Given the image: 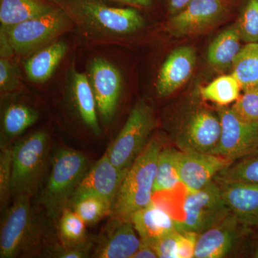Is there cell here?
Wrapping results in <instances>:
<instances>
[{"label": "cell", "mask_w": 258, "mask_h": 258, "mask_svg": "<svg viewBox=\"0 0 258 258\" xmlns=\"http://www.w3.org/2000/svg\"><path fill=\"white\" fill-rule=\"evenodd\" d=\"M179 231L176 230L164 236L152 244L158 257L177 258V244Z\"/></svg>", "instance_id": "36"}, {"label": "cell", "mask_w": 258, "mask_h": 258, "mask_svg": "<svg viewBox=\"0 0 258 258\" xmlns=\"http://www.w3.org/2000/svg\"><path fill=\"white\" fill-rule=\"evenodd\" d=\"M241 41L242 39L236 24L225 29L214 39L209 46V63L217 69L232 67L242 49Z\"/></svg>", "instance_id": "24"}, {"label": "cell", "mask_w": 258, "mask_h": 258, "mask_svg": "<svg viewBox=\"0 0 258 258\" xmlns=\"http://www.w3.org/2000/svg\"><path fill=\"white\" fill-rule=\"evenodd\" d=\"M62 7V0H0L1 28H10Z\"/></svg>", "instance_id": "20"}, {"label": "cell", "mask_w": 258, "mask_h": 258, "mask_svg": "<svg viewBox=\"0 0 258 258\" xmlns=\"http://www.w3.org/2000/svg\"><path fill=\"white\" fill-rule=\"evenodd\" d=\"M69 208L72 209L88 227L96 225L111 215L112 204L96 195H84L71 202Z\"/></svg>", "instance_id": "28"}, {"label": "cell", "mask_w": 258, "mask_h": 258, "mask_svg": "<svg viewBox=\"0 0 258 258\" xmlns=\"http://www.w3.org/2000/svg\"><path fill=\"white\" fill-rule=\"evenodd\" d=\"M242 88L233 75H225L200 88V94L203 100L219 106H227L235 103L241 96Z\"/></svg>", "instance_id": "26"}, {"label": "cell", "mask_w": 258, "mask_h": 258, "mask_svg": "<svg viewBox=\"0 0 258 258\" xmlns=\"http://www.w3.org/2000/svg\"><path fill=\"white\" fill-rule=\"evenodd\" d=\"M73 19L98 32L112 35L133 33L144 26V19L133 8L108 6L98 0H62Z\"/></svg>", "instance_id": "5"}, {"label": "cell", "mask_w": 258, "mask_h": 258, "mask_svg": "<svg viewBox=\"0 0 258 258\" xmlns=\"http://www.w3.org/2000/svg\"><path fill=\"white\" fill-rule=\"evenodd\" d=\"M57 222L61 244L74 245L89 238L86 231L87 225L72 209H66Z\"/></svg>", "instance_id": "29"}, {"label": "cell", "mask_w": 258, "mask_h": 258, "mask_svg": "<svg viewBox=\"0 0 258 258\" xmlns=\"http://www.w3.org/2000/svg\"><path fill=\"white\" fill-rule=\"evenodd\" d=\"M220 134L219 115L205 108H196L180 120L173 138L181 152L214 154Z\"/></svg>", "instance_id": "9"}, {"label": "cell", "mask_w": 258, "mask_h": 258, "mask_svg": "<svg viewBox=\"0 0 258 258\" xmlns=\"http://www.w3.org/2000/svg\"><path fill=\"white\" fill-rule=\"evenodd\" d=\"M216 179L258 184V149L252 154L234 161L223 169Z\"/></svg>", "instance_id": "30"}, {"label": "cell", "mask_w": 258, "mask_h": 258, "mask_svg": "<svg viewBox=\"0 0 258 258\" xmlns=\"http://www.w3.org/2000/svg\"><path fill=\"white\" fill-rule=\"evenodd\" d=\"M95 244L91 239L74 245L57 244L51 246L45 250L47 257L55 258H85L89 257Z\"/></svg>", "instance_id": "33"}, {"label": "cell", "mask_w": 258, "mask_h": 258, "mask_svg": "<svg viewBox=\"0 0 258 258\" xmlns=\"http://www.w3.org/2000/svg\"><path fill=\"white\" fill-rule=\"evenodd\" d=\"M215 180L231 212L249 228L258 227V184Z\"/></svg>", "instance_id": "18"}, {"label": "cell", "mask_w": 258, "mask_h": 258, "mask_svg": "<svg viewBox=\"0 0 258 258\" xmlns=\"http://www.w3.org/2000/svg\"><path fill=\"white\" fill-rule=\"evenodd\" d=\"M96 98L98 113L103 121L113 118L122 90L119 70L103 57H95L89 66V76Z\"/></svg>", "instance_id": "12"}, {"label": "cell", "mask_w": 258, "mask_h": 258, "mask_svg": "<svg viewBox=\"0 0 258 258\" xmlns=\"http://www.w3.org/2000/svg\"><path fill=\"white\" fill-rule=\"evenodd\" d=\"M161 149L160 139H152L129 167L112 205L111 219L128 221L135 212L152 203Z\"/></svg>", "instance_id": "1"}, {"label": "cell", "mask_w": 258, "mask_h": 258, "mask_svg": "<svg viewBox=\"0 0 258 258\" xmlns=\"http://www.w3.org/2000/svg\"><path fill=\"white\" fill-rule=\"evenodd\" d=\"M232 69V74L240 83L242 91H258V42L242 47Z\"/></svg>", "instance_id": "25"}, {"label": "cell", "mask_w": 258, "mask_h": 258, "mask_svg": "<svg viewBox=\"0 0 258 258\" xmlns=\"http://www.w3.org/2000/svg\"><path fill=\"white\" fill-rule=\"evenodd\" d=\"M236 25L242 41L258 42V0H245Z\"/></svg>", "instance_id": "31"}, {"label": "cell", "mask_w": 258, "mask_h": 258, "mask_svg": "<svg viewBox=\"0 0 258 258\" xmlns=\"http://www.w3.org/2000/svg\"><path fill=\"white\" fill-rule=\"evenodd\" d=\"M106 234L93 247V255L98 258H132L142 240L131 220L118 221L111 219Z\"/></svg>", "instance_id": "17"}, {"label": "cell", "mask_w": 258, "mask_h": 258, "mask_svg": "<svg viewBox=\"0 0 258 258\" xmlns=\"http://www.w3.org/2000/svg\"><path fill=\"white\" fill-rule=\"evenodd\" d=\"M88 170L86 156L71 149L57 151L52 159L50 174L39 193V204L47 218L57 222L69 208L78 186Z\"/></svg>", "instance_id": "2"}, {"label": "cell", "mask_w": 258, "mask_h": 258, "mask_svg": "<svg viewBox=\"0 0 258 258\" xmlns=\"http://www.w3.org/2000/svg\"><path fill=\"white\" fill-rule=\"evenodd\" d=\"M127 171L116 167L105 153L83 176L71 202L84 195H96L113 205Z\"/></svg>", "instance_id": "15"}, {"label": "cell", "mask_w": 258, "mask_h": 258, "mask_svg": "<svg viewBox=\"0 0 258 258\" xmlns=\"http://www.w3.org/2000/svg\"><path fill=\"white\" fill-rule=\"evenodd\" d=\"M31 198L20 196L3 213L0 257H26L37 252L44 240V226L32 208Z\"/></svg>", "instance_id": "3"}, {"label": "cell", "mask_w": 258, "mask_h": 258, "mask_svg": "<svg viewBox=\"0 0 258 258\" xmlns=\"http://www.w3.org/2000/svg\"><path fill=\"white\" fill-rule=\"evenodd\" d=\"M20 86V75L10 58L0 60V90L2 93L13 92Z\"/></svg>", "instance_id": "35"}, {"label": "cell", "mask_w": 258, "mask_h": 258, "mask_svg": "<svg viewBox=\"0 0 258 258\" xmlns=\"http://www.w3.org/2000/svg\"><path fill=\"white\" fill-rule=\"evenodd\" d=\"M38 113L31 106L23 103H10L2 116L1 147L9 145L38 119Z\"/></svg>", "instance_id": "23"}, {"label": "cell", "mask_w": 258, "mask_h": 258, "mask_svg": "<svg viewBox=\"0 0 258 258\" xmlns=\"http://www.w3.org/2000/svg\"><path fill=\"white\" fill-rule=\"evenodd\" d=\"M252 257L258 258V242L256 243L254 249L252 250Z\"/></svg>", "instance_id": "42"}, {"label": "cell", "mask_w": 258, "mask_h": 258, "mask_svg": "<svg viewBox=\"0 0 258 258\" xmlns=\"http://www.w3.org/2000/svg\"><path fill=\"white\" fill-rule=\"evenodd\" d=\"M155 250L149 244L142 242L138 250L135 252L132 258H157Z\"/></svg>", "instance_id": "39"}, {"label": "cell", "mask_w": 258, "mask_h": 258, "mask_svg": "<svg viewBox=\"0 0 258 258\" xmlns=\"http://www.w3.org/2000/svg\"><path fill=\"white\" fill-rule=\"evenodd\" d=\"M221 134L215 155L239 160L258 149V123L242 118L231 108L219 109Z\"/></svg>", "instance_id": "10"}, {"label": "cell", "mask_w": 258, "mask_h": 258, "mask_svg": "<svg viewBox=\"0 0 258 258\" xmlns=\"http://www.w3.org/2000/svg\"><path fill=\"white\" fill-rule=\"evenodd\" d=\"M50 147L49 135L44 130L30 134L13 147V199L32 198L42 189L46 181Z\"/></svg>", "instance_id": "4"}, {"label": "cell", "mask_w": 258, "mask_h": 258, "mask_svg": "<svg viewBox=\"0 0 258 258\" xmlns=\"http://www.w3.org/2000/svg\"><path fill=\"white\" fill-rule=\"evenodd\" d=\"M112 1L118 2L134 7H142V8H148L152 5V0H112Z\"/></svg>", "instance_id": "41"}, {"label": "cell", "mask_w": 258, "mask_h": 258, "mask_svg": "<svg viewBox=\"0 0 258 258\" xmlns=\"http://www.w3.org/2000/svg\"><path fill=\"white\" fill-rule=\"evenodd\" d=\"M192 0H166V8L171 16L175 15L187 6Z\"/></svg>", "instance_id": "38"}, {"label": "cell", "mask_w": 258, "mask_h": 258, "mask_svg": "<svg viewBox=\"0 0 258 258\" xmlns=\"http://www.w3.org/2000/svg\"><path fill=\"white\" fill-rule=\"evenodd\" d=\"M227 11V0H192L171 16L168 30L174 37L196 35L217 23Z\"/></svg>", "instance_id": "11"}, {"label": "cell", "mask_w": 258, "mask_h": 258, "mask_svg": "<svg viewBox=\"0 0 258 258\" xmlns=\"http://www.w3.org/2000/svg\"><path fill=\"white\" fill-rule=\"evenodd\" d=\"M155 126L152 108L139 101L131 111L124 125L106 154L118 169L127 170L147 144Z\"/></svg>", "instance_id": "7"}, {"label": "cell", "mask_w": 258, "mask_h": 258, "mask_svg": "<svg viewBox=\"0 0 258 258\" xmlns=\"http://www.w3.org/2000/svg\"><path fill=\"white\" fill-rule=\"evenodd\" d=\"M1 37V57L10 58L15 52L10 45L5 30L3 29H1V37Z\"/></svg>", "instance_id": "40"}, {"label": "cell", "mask_w": 258, "mask_h": 258, "mask_svg": "<svg viewBox=\"0 0 258 258\" xmlns=\"http://www.w3.org/2000/svg\"><path fill=\"white\" fill-rule=\"evenodd\" d=\"M131 221L142 242L151 246L164 236L178 230V220L153 202L135 212Z\"/></svg>", "instance_id": "19"}, {"label": "cell", "mask_w": 258, "mask_h": 258, "mask_svg": "<svg viewBox=\"0 0 258 258\" xmlns=\"http://www.w3.org/2000/svg\"><path fill=\"white\" fill-rule=\"evenodd\" d=\"M249 229L231 212L220 223L198 235L194 258L227 257Z\"/></svg>", "instance_id": "14"}, {"label": "cell", "mask_w": 258, "mask_h": 258, "mask_svg": "<svg viewBox=\"0 0 258 258\" xmlns=\"http://www.w3.org/2000/svg\"><path fill=\"white\" fill-rule=\"evenodd\" d=\"M197 54L190 46L174 49L161 66L156 83L158 96H170L187 82L195 70Z\"/></svg>", "instance_id": "16"}, {"label": "cell", "mask_w": 258, "mask_h": 258, "mask_svg": "<svg viewBox=\"0 0 258 258\" xmlns=\"http://www.w3.org/2000/svg\"><path fill=\"white\" fill-rule=\"evenodd\" d=\"M232 163L215 154L178 151V172L181 184L188 191L203 189Z\"/></svg>", "instance_id": "13"}, {"label": "cell", "mask_w": 258, "mask_h": 258, "mask_svg": "<svg viewBox=\"0 0 258 258\" xmlns=\"http://www.w3.org/2000/svg\"><path fill=\"white\" fill-rule=\"evenodd\" d=\"M67 50V44L62 41L53 42L37 50L25 62L28 79L34 83L45 82L55 72Z\"/></svg>", "instance_id": "21"}, {"label": "cell", "mask_w": 258, "mask_h": 258, "mask_svg": "<svg viewBox=\"0 0 258 258\" xmlns=\"http://www.w3.org/2000/svg\"><path fill=\"white\" fill-rule=\"evenodd\" d=\"M198 235V234L195 232H179L177 244V258L195 257V247Z\"/></svg>", "instance_id": "37"}, {"label": "cell", "mask_w": 258, "mask_h": 258, "mask_svg": "<svg viewBox=\"0 0 258 258\" xmlns=\"http://www.w3.org/2000/svg\"><path fill=\"white\" fill-rule=\"evenodd\" d=\"M182 212V220L178 221V230L198 235L220 223L231 213L215 179L198 191L187 190Z\"/></svg>", "instance_id": "8"}, {"label": "cell", "mask_w": 258, "mask_h": 258, "mask_svg": "<svg viewBox=\"0 0 258 258\" xmlns=\"http://www.w3.org/2000/svg\"><path fill=\"white\" fill-rule=\"evenodd\" d=\"M12 167H13V147H1L0 152V204L3 213L9 208L12 198Z\"/></svg>", "instance_id": "32"}, {"label": "cell", "mask_w": 258, "mask_h": 258, "mask_svg": "<svg viewBox=\"0 0 258 258\" xmlns=\"http://www.w3.org/2000/svg\"><path fill=\"white\" fill-rule=\"evenodd\" d=\"M178 151L174 148L161 149L157 161L154 193L172 191L181 180L178 172Z\"/></svg>", "instance_id": "27"}, {"label": "cell", "mask_w": 258, "mask_h": 258, "mask_svg": "<svg viewBox=\"0 0 258 258\" xmlns=\"http://www.w3.org/2000/svg\"><path fill=\"white\" fill-rule=\"evenodd\" d=\"M73 20L68 10L62 7L47 14L1 29L5 30L14 52L26 55L49 45L69 30Z\"/></svg>", "instance_id": "6"}, {"label": "cell", "mask_w": 258, "mask_h": 258, "mask_svg": "<svg viewBox=\"0 0 258 258\" xmlns=\"http://www.w3.org/2000/svg\"><path fill=\"white\" fill-rule=\"evenodd\" d=\"M243 93L232 108L244 119L258 123V91Z\"/></svg>", "instance_id": "34"}, {"label": "cell", "mask_w": 258, "mask_h": 258, "mask_svg": "<svg viewBox=\"0 0 258 258\" xmlns=\"http://www.w3.org/2000/svg\"><path fill=\"white\" fill-rule=\"evenodd\" d=\"M72 88L75 105L81 120L95 135H101L96 98L88 76L82 73L75 72Z\"/></svg>", "instance_id": "22"}]
</instances>
